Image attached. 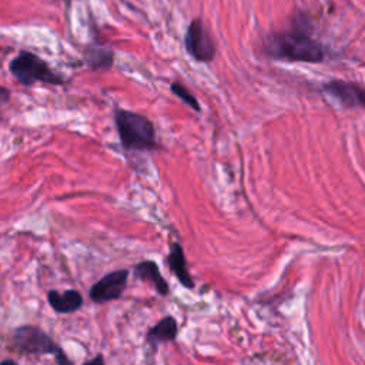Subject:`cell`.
I'll list each match as a JSON object with an SVG mask.
<instances>
[{"instance_id": "obj_2", "label": "cell", "mask_w": 365, "mask_h": 365, "mask_svg": "<svg viewBox=\"0 0 365 365\" xmlns=\"http://www.w3.org/2000/svg\"><path fill=\"white\" fill-rule=\"evenodd\" d=\"M114 123L120 143L125 151H155L160 148L155 127L144 114L115 108Z\"/></svg>"}, {"instance_id": "obj_9", "label": "cell", "mask_w": 365, "mask_h": 365, "mask_svg": "<svg viewBox=\"0 0 365 365\" xmlns=\"http://www.w3.org/2000/svg\"><path fill=\"white\" fill-rule=\"evenodd\" d=\"M134 278L140 281H145L151 284L157 294L165 297L170 294V285L167 279L161 275L160 267L154 259H143L141 262L135 264L133 268Z\"/></svg>"}, {"instance_id": "obj_4", "label": "cell", "mask_w": 365, "mask_h": 365, "mask_svg": "<svg viewBox=\"0 0 365 365\" xmlns=\"http://www.w3.org/2000/svg\"><path fill=\"white\" fill-rule=\"evenodd\" d=\"M9 70L11 76L26 87L36 83L51 86H61L67 83V80L60 73H56L46 60L27 50H21L14 58L10 60Z\"/></svg>"}, {"instance_id": "obj_17", "label": "cell", "mask_w": 365, "mask_h": 365, "mask_svg": "<svg viewBox=\"0 0 365 365\" xmlns=\"http://www.w3.org/2000/svg\"><path fill=\"white\" fill-rule=\"evenodd\" d=\"M67 1H70V0H67Z\"/></svg>"}, {"instance_id": "obj_5", "label": "cell", "mask_w": 365, "mask_h": 365, "mask_svg": "<svg viewBox=\"0 0 365 365\" xmlns=\"http://www.w3.org/2000/svg\"><path fill=\"white\" fill-rule=\"evenodd\" d=\"M184 47L198 63H211L217 54L215 43L201 19H194L188 24L184 34Z\"/></svg>"}, {"instance_id": "obj_15", "label": "cell", "mask_w": 365, "mask_h": 365, "mask_svg": "<svg viewBox=\"0 0 365 365\" xmlns=\"http://www.w3.org/2000/svg\"><path fill=\"white\" fill-rule=\"evenodd\" d=\"M86 364H104V358H103V355H97L96 358L87 359Z\"/></svg>"}, {"instance_id": "obj_7", "label": "cell", "mask_w": 365, "mask_h": 365, "mask_svg": "<svg viewBox=\"0 0 365 365\" xmlns=\"http://www.w3.org/2000/svg\"><path fill=\"white\" fill-rule=\"evenodd\" d=\"M324 91L344 107H365V87L344 80H331L324 84Z\"/></svg>"}, {"instance_id": "obj_14", "label": "cell", "mask_w": 365, "mask_h": 365, "mask_svg": "<svg viewBox=\"0 0 365 365\" xmlns=\"http://www.w3.org/2000/svg\"><path fill=\"white\" fill-rule=\"evenodd\" d=\"M0 94H1V103H3V104H6V103H7V100H9L10 91H9L6 87H1V91H0Z\"/></svg>"}, {"instance_id": "obj_12", "label": "cell", "mask_w": 365, "mask_h": 365, "mask_svg": "<svg viewBox=\"0 0 365 365\" xmlns=\"http://www.w3.org/2000/svg\"><path fill=\"white\" fill-rule=\"evenodd\" d=\"M83 57L91 70H108L114 64V51L100 44H88L84 47Z\"/></svg>"}, {"instance_id": "obj_1", "label": "cell", "mask_w": 365, "mask_h": 365, "mask_svg": "<svg viewBox=\"0 0 365 365\" xmlns=\"http://www.w3.org/2000/svg\"><path fill=\"white\" fill-rule=\"evenodd\" d=\"M262 53L269 58L285 61L321 63L325 58L322 44L311 37L305 29L299 27L265 36Z\"/></svg>"}, {"instance_id": "obj_13", "label": "cell", "mask_w": 365, "mask_h": 365, "mask_svg": "<svg viewBox=\"0 0 365 365\" xmlns=\"http://www.w3.org/2000/svg\"><path fill=\"white\" fill-rule=\"evenodd\" d=\"M170 90L174 96H177L180 100H182V103H185L190 108L195 110V111H201V106L198 103V98L181 83L178 81H173L170 84Z\"/></svg>"}, {"instance_id": "obj_10", "label": "cell", "mask_w": 365, "mask_h": 365, "mask_svg": "<svg viewBox=\"0 0 365 365\" xmlns=\"http://www.w3.org/2000/svg\"><path fill=\"white\" fill-rule=\"evenodd\" d=\"M47 302L57 314H71L83 307L84 299L77 289H66L64 292L50 289L47 291Z\"/></svg>"}, {"instance_id": "obj_8", "label": "cell", "mask_w": 365, "mask_h": 365, "mask_svg": "<svg viewBox=\"0 0 365 365\" xmlns=\"http://www.w3.org/2000/svg\"><path fill=\"white\" fill-rule=\"evenodd\" d=\"M167 265L168 269L174 274V277L178 279V282L185 287L187 289H194L195 282L192 277L190 275L188 265H187V258L182 250V245L177 241L170 242V251L167 255Z\"/></svg>"}, {"instance_id": "obj_16", "label": "cell", "mask_w": 365, "mask_h": 365, "mask_svg": "<svg viewBox=\"0 0 365 365\" xmlns=\"http://www.w3.org/2000/svg\"><path fill=\"white\" fill-rule=\"evenodd\" d=\"M0 365H19V364L16 361H13V359H4V361L0 362Z\"/></svg>"}, {"instance_id": "obj_11", "label": "cell", "mask_w": 365, "mask_h": 365, "mask_svg": "<svg viewBox=\"0 0 365 365\" xmlns=\"http://www.w3.org/2000/svg\"><path fill=\"white\" fill-rule=\"evenodd\" d=\"M178 335V324L173 315L163 317L155 325H153L145 335V342L155 349L160 344L173 342Z\"/></svg>"}, {"instance_id": "obj_6", "label": "cell", "mask_w": 365, "mask_h": 365, "mask_svg": "<svg viewBox=\"0 0 365 365\" xmlns=\"http://www.w3.org/2000/svg\"><path fill=\"white\" fill-rule=\"evenodd\" d=\"M130 271L115 269L106 274L97 282H94L88 291V297L94 304H104L114 299H118L125 291Z\"/></svg>"}, {"instance_id": "obj_3", "label": "cell", "mask_w": 365, "mask_h": 365, "mask_svg": "<svg viewBox=\"0 0 365 365\" xmlns=\"http://www.w3.org/2000/svg\"><path fill=\"white\" fill-rule=\"evenodd\" d=\"M11 346L24 355H53L60 365H71L73 362L64 354L58 344L34 325H20L13 329L10 336Z\"/></svg>"}]
</instances>
